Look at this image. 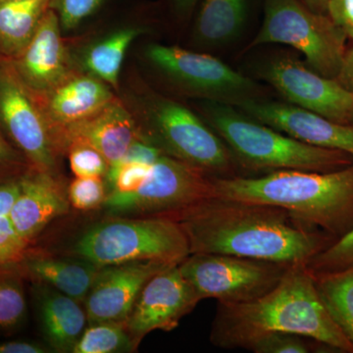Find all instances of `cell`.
I'll return each mask as SVG.
<instances>
[{
    "instance_id": "cell-1",
    "label": "cell",
    "mask_w": 353,
    "mask_h": 353,
    "mask_svg": "<svg viewBox=\"0 0 353 353\" xmlns=\"http://www.w3.org/2000/svg\"><path fill=\"white\" fill-rule=\"evenodd\" d=\"M182 227L190 254L213 253L288 265L306 264L326 236L285 209L210 197L164 215Z\"/></svg>"
},
{
    "instance_id": "cell-2",
    "label": "cell",
    "mask_w": 353,
    "mask_h": 353,
    "mask_svg": "<svg viewBox=\"0 0 353 353\" xmlns=\"http://www.w3.org/2000/svg\"><path fill=\"white\" fill-rule=\"evenodd\" d=\"M274 333L299 334L343 352L353 345L334 322L305 264L290 267L273 289L252 301L218 303L210 341L224 350L248 347Z\"/></svg>"
},
{
    "instance_id": "cell-3",
    "label": "cell",
    "mask_w": 353,
    "mask_h": 353,
    "mask_svg": "<svg viewBox=\"0 0 353 353\" xmlns=\"http://www.w3.org/2000/svg\"><path fill=\"white\" fill-rule=\"evenodd\" d=\"M214 197L285 209L308 226L343 236L353 228V164L340 170L214 176Z\"/></svg>"
},
{
    "instance_id": "cell-4",
    "label": "cell",
    "mask_w": 353,
    "mask_h": 353,
    "mask_svg": "<svg viewBox=\"0 0 353 353\" xmlns=\"http://www.w3.org/2000/svg\"><path fill=\"white\" fill-rule=\"evenodd\" d=\"M203 111L234 159L253 170L332 172L353 164L348 153L297 141L259 121L248 119L226 102H208Z\"/></svg>"
},
{
    "instance_id": "cell-5",
    "label": "cell",
    "mask_w": 353,
    "mask_h": 353,
    "mask_svg": "<svg viewBox=\"0 0 353 353\" xmlns=\"http://www.w3.org/2000/svg\"><path fill=\"white\" fill-rule=\"evenodd\" d=\"M73 252L101 268L134 261L179 265L190 254L182 227L168 216H114L88 228Z\"/></svg>"
},
{
    "instance_id": "cell-6",
    "label": "cell",
    "mask_w": 353,
    "mask_h": 353,
    "mask_svg": "<svg viewBox=\"0 0 353 353\" xmlns=\"http://www.w3.org/2000/svg\"><path fill=\"white\" fill-rule=\"evenodd\" d=\"M347 37L327 14L318 13L299 0H264V17L246 50L280 43L303 53L309 68L336 79L345 52Z\"/></svg>"
},
{
    "instance_id": "cell-7",
    "label": "cell",
    "mask_w": 353,
    "mask_h": 353,
    "mask_svg": "<svg viewBox=\"0 0 353 353\" xmlns=\"http://www.w3.org/2000/svg\"><path fill=\"white\" fill-rule=\"evenodd\" d=\"M143 137L166 154L212 176H232L234 158L226 143L190 109L167 99H154L145 109Z\"/></svg>"
},
{
    "instance_id": "cell-8",
    "label": "cell",
    "mask_w": 353,
    "mask_h": 353,
    "mask_svg": "<svg viewBox=\"0 0 353 353\" xmlns=\"http://www.w3.org/2000/svg\"><path fill=\"white\" fill-rule=\"evenodd\" d=\"M213 178L168 154L150 167L138 189L108 192L103 208L112 216H164L214 197Z\"/></svg>"
},
{
    "instance_id": "cell-9",
    "label": "cell",
    "mask_w": 353,
    "mask_h": 353,
    "mask_svg": "<svg viewBox=\"0 0 353 353\" xmlns=\"http://www.w3.org/2000/svg\"><path fill=\"white\" fill-rule=\"evenodd\" d=\"M292 265L234 255L192 253L179 264L199 299L220 303L252 301L273 289Z\"/></svg>"
},
{
    "instance_id": "cell-10",
    "label": "cell",
    "mask_w": 353,
    "mask_h": 353,
    "mask_svg": "<svg viewBox=\"0 0 353 353\" xmlns=\"http://www.w3.org/2000/svg\"><path fill=\"white\" fill-rule=\"evenodd\" d=\"M0 131L32 168L54 175L59 152L43 108L10 61L1 57Z\"/></svg>"
},
{
    "instance_id": "cell-11",
    "label": "cell",
    "mask_w": 353,
    "mask_h": 353,
    "mask_svg": "<svg viewBox=\"0 0 353 353\" xmlns=\"http://www.w3.org/2000/svg\"><path fill=\"white\" fill-rule=\"evenodd\" d=\"M146 58L169 80L179 87L216 101L248 99L255 85L217 58L192 52L178 46L150 44Z\"/></svg>"
},
{
    "instance_id": "cell-12",
    "label": "cell",
    "mask_w": 353,
    "mask_h": 353,
    "mask_svg": "<svg viewBox=\"0 0 353 353\" xmlns=\"http://www.w3.org/2000/svg\"><path fill=\"white\" fill-rule=\"evenodd\" d=\"M261 74L290 103L334 122L353 125V94L336 79L320 75L290 57L271 60Z\"/></svg>"
},
{
    "instance_id": "cell-13",
    "label": "cell",
    "mask_w": 353,
    "mask_h": 353,
    "mask_svg": "<svg viewBox=\"0 0 353 353\" xmlns=\"http://www.w3.org/2000/svg\"><path fill=\"white\" fill-rule=\"evenodd\" d=\"M201 301L179 265H171L146 283L125 322V328L138 347L146 334L153 331H173Z\"/></svg>"
},
{
    "instance_id": "cell-14",
    "label": "cell",
    "mask_w": 353,
    "mask_h": 353,
    "mask_svg": "<svg viewBox=\"0 0 353 353\" xmlns=\"http://www.w3.org/2000/svg\"><path fill=\"white\" fill-rule=\"evenodd\" d=\"M236 105L253 119L307 145L341 150L353 158V125L341 124L294 104L245 99Z\"/></svg>"
},
{
    "instance_id": "cell-15",
    "label": "cell",
    "mask_w": 353,
    "mask_h": 353,
    "mask_svg": "<svg viewBox=\"0 0 353 353\" xmlns=\"http://www.w3.org/2000/svg\"><path fill=\"white\" fill-rule=\"evenodd\" d=\"M168 266L161 262L134 261L101 267L85 299L88 325L125 324L146 283Z\"/></svg>"
},
{
    "instance_id": "cell-16",
    "label": "cell",
    "mask_w": 353,
    "mask_h": 353,
    "mask_svg": "<svg viewBox=\"0 0 353 353\" xmlns=\"http://www.w3.org/2000/svg\"><path fill=\"white\" fill-rule=\"evenodd\" d=\"M61 32L57 13L48 9L27 48L8 60L21 82L37 99L48 94L73 73Z\"/></svg>"
},
{
    "instance_id": "cell-17",
    "label": "cell",
    "mask_w": 353,
    "mask_h": 353,
    "mask_svg": "<svg viewBox=\"0 0 353 353\" xmlns=\"http://www.w3.org/2000/svg\"><path fill=\"white\" fill-rule=\"evenodd\" d=\"M141 136L143 132L132 114L116 99L90 119L58 132L54 139L59 152L76 143L92 146L111 167L124 157L132 143Z\"/></svg>"
},
{
    "instance_id": "cell-18",
    "label": "cell",
    "mask_w": 353,
    "mask_h": 353,
    "mask_svg": "<svg viewBox=\"0 0 353 353\" xmlns=\"http://www.w3.org/2000/svg\"><path fill=\"white\" fill-rule=\"evenodd\" d=\"M112 90L90 74L72 73L48 94L37 99L55 138L58 132L108 108L116 99Z\"/></svg>"
},
{
    "instance_id": "cell-19",
    "label": "cell",
    "mask_w": 353,
    "mask_h": 353,
    "mask_svg": "<svg viewBox=\"0 0 353 353\" xmlns=\"http://www.w3.org/2000/svg\"><path fill=\"white\" fill-rule=\"evenodd\" d=\"M54 175L30 168L21 179L20 192L8 216L18 234L30 243L48 224L69 210Z\"/></svg>"
},
{
    "instance_id": "cell-20",
    "label": "cell",
    "mask_w": 353,
    "mask_h": 353,
    "mask_svg": "<svg viewBox=\"0 0 353 353\" xmlns=\"http://www.w3.org/2000/svg\"><path fill=\"white\" fill-rule=\"evenodd\" d=\"M41 329L48 345L57 352H73L85 331L87 313L80 303L50 285H37Z\"/></svg>"
},
{
    "instance_id": "cell-21",
    "label": "cell",
    "mask_w": 353,
    "mask_h": 353,
    "mask_svg": "<svg viewBox=\"0 0 353 353\" xmlns=\"http://www.w3.org/2000/svg\"><path fill=\"white\" fill-rule=\"evenodd\" d=\"M22 263L26 271L39 283L63 292L79 303L85 301L101 270V267L77 256L58 259L43 254L29 256L27 253Z\"/></svg>"
},
{
    "instance_id": "cell-22",
    "label": "cell",
    "mask_w": 353,
    "mask_h": 353,
    "mask_svg": "<svg viewBox=\"0 0 353 353\" xmlns=\"http://www.w3.org/2000/svg\"><path fill=\"white\" fill-rule=\"evenodd\" d=\"M50 0L0 1V57L12 60L34 38Z\"/></svg>"
},
{
    "instance_id": "cell-23",
    "label": "cell",
    "mask_w": 353,
    "mask_h": 353,
    "mask_svg": "<svg viewBox=\"0 0 353 353\" xmlns=\"http://www.w3.org/2000/svg\"><path fill=\"white\" fill-rule=\"evenodd\" d=\"M199 3L194 24L197 43L222 46L243 30L250 0H199Z\"/></svg>"
},
{
    "instance_id": "cell-24",
    "label": "cell",
    "mask_w": 353,
    "mask_h": 353,
    "mask_svg": "<svg viewBox=\"0 0 353 353\" xmlns=\"http://www.w3.org/2000/svg\"><path fill=\"white\" fill-rule=\"evenodd\" d=\"M145 32V30L141 27L123 28L92 44L83 57V70L108 83L113 90H117L121 68L127 51Z\"/></svg>"
},
{
    "instance_id": "cell-25",
    "label": "cell",
    "mask_w": 353,
    "mask_h": 353,
    "mask_svg": "<svg viewBox=\"0 0 353 353\" xmlns=\"http://www.w3.org/2000/svg\"><path fill=\"white\" fill-rule=\"evenodd\" d=\"M313 276L323 304L353 345V266Z\"/></svg>"
},
{
    "instance_id": "cell-26",
    "label": "cell",
    "mask_w": 353,
    "mask_h": 353,
    "mask_svg": "<svg viewBox=\"0 0 353 353\" xmlns=\"http://www.w3.org/2000/svg\"><path fill=\"white\" fill-rule=\"evenodd\" d=\"M137 348L124 324L97 323L85 329L73 353L131 352Z\"/></svg>"
},
{
    "instance_id": "cell-27",
    "label": "cell",
    "mask_w": 353,
    "mask_h": 353,
    "mask_svg": "<svg viewBox=\"0 0 353 353\" xmlns=\"http://www.w3.org/2000/svg\"><path fill=\"white\" fill-rule=\"evenodd\" d=\"M312 275L345 270L353 266V228L336 243L314 255L305 264Z\"/></svg>"
},
{
    "instance_id": "cell-28",
    "label": "cell",
    "mask_w": 353,
    "mask_h": 353,
    "mask_svg": "<svg viewBox=\"0 0 353 353\" xmlns=\"http://www.w3.org/2000/svg\"><path fill=\"white\" fill-rule=\"evenodd\" d=\"M27 303L20 281L0 279V329H13L24 320Z\"/></svg>"
},
{
    "instance_id": "cell-29",
    "label": "cell",
    "mask_w": 353,
    "mask_h": 353,
    "mask_svg": "<svg viewBox=\"0 0 353 353\" xmlns=\"http://www.w3.org/2000/svg\"><path fill=\"white\" fill-rule=\"evenodd\" d=\"M106 188L103 176H76L69 187V202L79 210H94L103 205L108 194Z\"/></svg>"
},
{
    "instance_id": "cell-30",
    "label": "cell",
    "mask_w": 353,
    "mask_h": 353,
    "mask_svg": "<svg viewBox=\"0 0 353 353\" xmlns=\"http://www.w3.org/2000/svg\"><path fill=\"white\" fill-rule=\"evenodd\" d=\"M105 2L106 0H50V8L57 13L62 31L69 32L99 12Z\"/></svg>"
},
{
    "instance_id": "cell-31",
    "label": "cell",
    "mask_w": 353,
    "mask_h": 353,
    "mask_svg": "<svg viewBox=\"0 0 353 353\" xmlns=\"http://www.w3.org/2000/svg\"><path fill=\"white\" fill-rule=\"evenodd\" d=\"M69 161L76 176H105L108 162L92 146L76 143L69 146Z\"/></svg>"
},
{
    "instance_id": "cell-32",
    "label": "cell",
    "mask_w": 353,
    "mask_h": 353,
    "mask_svg": "<svg viewBox=\"0 0 353 353\" xmlns=\"http://www.w3.org/2000/svg\"><path fill=\"white\" fill-rule=\"evenodd\" d=\"M29 243L18 234L8 214L0 216V269L22 263Z\"/></svg>"
},
{
    "instance_id": "cell-33",
    "label": "cell",
    "mask_w": 353,
    "mask_h": 353,
    "mask_svg": "<svg viewBox=\"0 0 353 353\" xmlns=\"http://www.w3.org/2000/svg\"><path fill=\"white\" fill-rule=\"evenodd\" d=\"M305 339L294 334H269L253 341L248 350L255 353H307L310 347Z\"/></svg>"
},
{
    "instance_id": "cell-34",
    "label": "cell",
    "mask_w": 353,
    "mask_h": 353,
    "mask_svg": "<svg viewBox=\"0 0 353 353\" xmlns=\"http://www.w3.org/2000/svg\"><path fill=\"white\" fill-rule=\"evenodd\" d=\"M30 168L26 158L0 131V179L22 175Z\"/></svg>"
},
{
    "instance_id": "cell-35",
    "label": "cell",
    "mask_w": 353,
    "mask_h": 353,
    "mask_svg": "<svg viewBox=\"0 0 353 353\" xmlns=\"http://www.w3.org/2000/svg\"><path fill=\"white\" fill-rule=\"evenodd\" d=\"M327 15L347 39L353 41V0H328Z\"/></svg>"
},
{
    "instance_id": "cell-36",
    "label": "cell",
    "mask_w": 353,
    "mask_h": 353,
    "mask_svg": "<svg viewBox=\"0 0 353 353\" xmlns=\"http://www.w3.org/2000/svg\"><path fill=\"white\" fill-rule=\"evenodd\" d=\"M24 174L11 178L0 179V216L8 214L12 208L16 197L19 194L21 179Z\"/></svg>"
},
{
    "instance_id": "cell-37",
    "label": "cell",
    "mask_w": 353,
    "mask_h": 353,
    "mask_svg": "<svg viewBox=\"0 0 353 353\" xmlns=\"http://www.w3.org/2000/svg\"><path fill=\"white\" fill-rule=\"evenodd\" d=\"M48 352L41 345L29 341H16L0 343V353H43Z\"/></svg>"
},
{
    "instance_id": "cell-38",
    "label": "cell",
    "mask_w": 353,
    "mask_h": 353,
    "mask_svg": "<svg viewBox=\"0 0 353 353\" xmlns=\"http://www.w3.org/2000/svg\"><path fill=\"white\" fill-rule=\"evenodd\" d=\"M336 80L353 94V48L345 52L340 73Z\"/></svg>"
},
{
    "instance_id": "cell-39",
    "label": "cell",
    "mask_w": 353,
    "mask_h": 353,
    "mask_svg": "<svg viewBox=\"0 0 353 353\" xmlns=\"http://www.w3.org/2000/svg\"><path fill=\"white\" fill-rule=\"evenodd\" d=\"M199 0H169L172 11L180 19H187L196 11Z\"/></svg>"
},
{
    "instance_id": "cell-40",
    "label": "cell",
    "mask_w": 353,
    "mask_h": 353,
    "mask_svg": "<svg viewBox=\"0 0 353 353\" xmlns=\"http://www.w3.org/2000/svg\"><path fill=\"white\" fill-rule=\"evenodd\" d=\"M315 12L327 14V2L328 0H299Z\"/></svg>"
},
{
    "instance_id": "cell-41",
    "label": "cell",
    "mask_w": 353,
    "mask_h": 353,
    "mask_svg": "<svg viewBox=\"0 0 353 353\" xmlns=\"http://www.w3.org/2000/svg\"><path fill=\"white\" fill-rule=\"evenodd\" d=\"M0 1H15V0H0Z\"/></svg>"
}]
</instances>
